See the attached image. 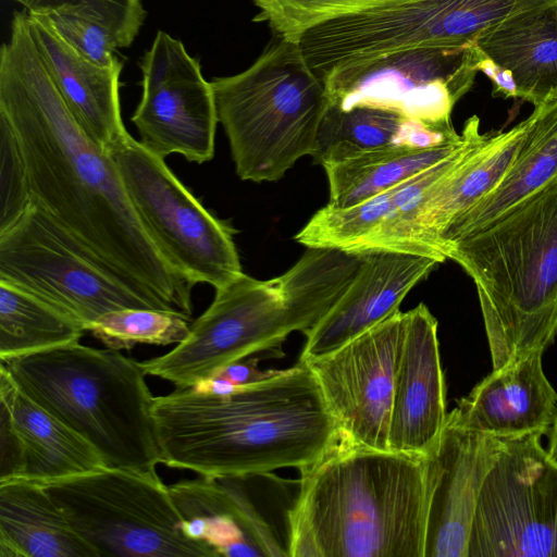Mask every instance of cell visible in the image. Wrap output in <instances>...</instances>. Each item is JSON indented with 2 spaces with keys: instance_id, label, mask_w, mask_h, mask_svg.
I'll return each instance as SVG.
<instances>
[{
  "instance_id": "9c48e42d",
  "label": "cell",
  "mask_w": 557,
  "mask_h": 557,
  "mask_svg": "<svg viewBox=\"0 0 557 557\" xmlns=\"http://www.w3.org/2000/svg\"><path fill=\"white\" fill-rule=\"evenodd\" d=\"M112 156L131 203L164 259L194 284L220 288L243 273L234 230L129 136Z\"/></svg>"
},
{
  "instance_id": "3957f363",
  "label": "cell",
  "mask_w": 557,
  "mask_h": 557,
  "mask_svg": "<svg viewBox=\"0 0 557 557\" xmlns=\"http://www.w3.org/2000/svg\"><path fill=\"white\" fill-rule=\"evenodd\" d=\"M286 515L290 557H424L426 458L341 436L301 468Z\"/></svg>"
},
{
  "instance_id": "7c38bea8",
  "label": "cell",
  "mask_w": 557,
  "mask_h": 557,
  "mask_svg": "<svg viewBox=\"0 0 557 557\" xmlns=\"http://www.w3.org/2000/svg\"><path fill=\"white\" fill-rule=\"evenodd\" d=\"M295 332L275 278L245 273L216 288L213 301L187 337L159 357L141 361L147 375L185 388L246 357L278 347Z\"/></svg>"
},
{
  "instance_id": "f1b7e54d",
  "label": "cell",
  "mask_w": 557,
  "mask_h": 557,
  "mask_svg": "<svg viewBox=\"0 0 557 557\" xmlns=\"http://www.w3.org/2000/svg\"><path fill=\"white\" fill-rule=\"evenodd\" d=\"M366 252L309 246L287 272L276 277L295 332L313 329L339 301L355 278Z\"/></svg>"
},
{
  "instance_id": "7402d4cb",
  "label": "cell",
  "mask_w": 557,
  "mask_h": 557,
  "mask_svg": "<svg viewBox=\"0 0 557 557\" xmlns=\"http://www.w3.org/2000/svg\"><path fill=\"white\" fill-rule=\"evenodd\" d=\"M234 480L199 475L169 485L185 535L213 557L287 556Z\"/></svg>"
},
{
  "instance_id": "30bf717a",
  "label": "cell",
  "mask_w": 557,
  "mask_h": 557,
  "mask_svg": "<svg viewBox=\"0 0 557 557\" xmlns=\"http://www.w3.org/2000/svg\"><path fill=\"white\" fill-rule=\"evenodd\" d=\"M0 280L51 304L86 332L109 311L157 309L33 199L15 222L0 232Z\"/></svg>"
},
{
  "instance_id": "8992f818",
  "label": "cell",
  "mask_w": 557,
  "mask_h": 557,
  "mask_svg": "<svg viewBox=\"0 0 557 557\" xmlns=\"http://www.w3.org/2000/svg\"><path fill=\"white\" fill-rule=\"evenodd\" d=\"M211 85L240 180L278 181L312 154L329 98L298 42L278 37L248 69Z\"/></svg>"
},
{
  "instance_id": "4dcf8cb0",
  "label": "cell",
  "mask_w": 557,
  "mask_h": 557,
  "mask_svg": "<svg viewBox=\"0 0 557 557\" xmlns=\"http://www.w3.org/2000/svg\"><path fill=\"white\" fill-rule=\"evenodd\" d=\"M85 332L51 304L0 280V361L79 342Z\"/></svg>"
},
{
  "instance_id": "277c9868",
  "label": "cell",
  "mask_w": 557,
  "mask_h": 557,
  "mask_svg": "<svg viewBox=\"0 0 557 557\" xmlns=\"http://www.w3.org/2000/svg\"><path fill=\"white\" fill-rule=\"evenodd\" d=\"M443 255L473 280L493 370L557 335V176Z\"/></svg>"
},
{
  "instance_id": "ac0fdd59",
  "label": "cell",
  "mask_w": 557,
  "mask_h": 557,
  "mask_svg": "<svg viewBox=\"0 0 557 557\" xmlns=\"http://www.w3.org/2000/svg\"><path fill=\"white\" fill-rule=\"evenodd\" d=\"M447 413L437 320L420 302L407 311L394 379L388 449L428 455L444 429Z\"/></svg>"
},
{
  "instance_id": "6da1fadb",
  "label": "cell",
  "mask_w": 557,
  "mask_h": 557,
  "mask_svg": "<svg viewBox=\"0 0 557 557\" xmlns=\"http://www.w3.org/2000/svg\"><path fill=\"white\" fill-rule=\"evenodd\" d=\"M0 116L20 146L30 198L154 308L191 320L195 284L158 250L112 156L67 110L26 11L14 12L0 49Z\"/></svg>"
},
{
  "instance_id": "ba28073f",
  "label": "cell",
  "mask_w": 557,
  "mask_h": 557,
  "mask_svg": "<svg viewBox=\"0 0 557 557\" xmlns=\"http://www.w3.org/2000/svg\"><path fill=\"white\" fill-rule=\"evenodd\" d=\"M553 0H392L317 25L300 37L320 81L346 67L421 46H463L512 13Z\"/></svg>"
},
{
  "instance_id": "e0dca14e",
  "label": "cell",
  "mask_w": 557,
  "mask_h": 557,
  "mask_svg": "<svg viewBox=\"0 0 557 557\" xmlns=\"http://www.w3.org/2000/svg\"><path fill=\"white\" fill-rule=\"evenodd\" d=\"M503 446L504 438L463 429L447 417L425 455L424 557H468L479 494Z\"/></svg>"
},
{
  "instance_id": "484cf974",
  "label": "cell",
  "mask_w": 557,
  "mask_h": 557,
  "mask_svg": "<svg viewBox=\"0 0 557 557\" xmlns=\"http://www.w3.org/2000/svg\"><path fill=\"white\" fill-rule=\"evenodd\" d=\"M460 138L454 127L431 126L391 110L368 106L343 110L329 102L311 157L314 164L325 168L381 149L425 148Z\"/></svg>"
},
{
  "instance_id": "8d00e7d4",
  "label": "cell",
  "mask_w": 557,
  "mask_h": 557,
  "mask_svg": "<svg viewBox=\"0 0 557 557\" xmlns=\"http://www.w3.org/2000/svg\"><path fill=\"white\" fill-rule=\"evenodd\" d=\"M475 69L482 72L493 83V96L504 98H519L517 84L512 73L496 63L492 58L485 54L474 42Z\"/></svg>"
},
{
  "instance_id": "d6a6232c",
  "label": "cell",
  "mask_w": 557,
  "mask_h": 557,
  "mask_svg": "<svg viewBox=\"0 0 557 557\" xmlns=\"http://www.w3.org/2000/svg\"><path fill=\"white\" fill-rule=\"evenodd\" d=\"M392 0H253L260 12L255 21L268 22L277 37L298 42L308 29L330 20Z\"/></svg>"
},
{
  "instance_id": "2e32d148",
  "label": "cell",
  "mask_w": 557,
  "mask_h": 557,
  "mask_svg": "<svg viewBox=\"0 0 557 557\" xmlns=\"http://www.w3.org/2000/svg\"><path fill=\"white\" fill-rule=\"evenodd\" d=\"M407 311L394 314L349 342L305 361L314 374L341 436L389 450L394 379Z\"/></svg>"
},
{
  "instance_id": "44dd1931",
  "label": "cell",
  "mask_w": 557,
  "mask_h": 557,
  "mask_svg": "<svg viewBox=\"0 0 557 557\" xmlns=\"http://www.w3.org/2000/svg\"><path fill=\"white\" fill-rule=\"evenodd\" d=\"M36 44L74 120L102 150L111 152L131 135L121 114L119 86L123 63L99 66L78 54L47 14L27 12Z\"/></svg>"
},
{
  "instance_id": "9a60e30c",
  "label": "cell",
  "mask_w": 557,
  "mask_h": 557,
  "mask_svg": "<svg viewBox=\"0 0 557 557\" xmlns=\"http://www.w3.org/2000/svg\"><path fill=\"white\" fill-rule=\"evenodd\" d=\"M462 145L449 157L407 181L349 207L326 205L295 235L309 246L335 247L354 252L387 250L446 258L426 245L422 213L440 181L451 172L488 134L480 133L473 115L463 125Z\"/></svg>"
},
{
  "instance_id": "e575fe53",
  "label": "cell",
  "mask_w": 557,
  "mask_h": 557,
  "mask_svg": "<svg viewBox=\"0 0 557 557\" xmlns=\"http://www.w3.org/2000/svg\"><path fill=\"white\" fill-rule=\"evenodd\" d=\"M0 232L9 227L30 203L24 159L9 123L0 116Z\"/></svg>"
},
{
  "instance_id": "ffe728a7",
  "label": "cell",
  "mask_w": 557,
  "mask_h": 557,
  "mask_svg": "<svg viewBox=\"0 0 557 557\" xmlns=\"http://www.w3.org/2000/svg\"><path fill=\"white\" fill-rule=\"evenodd\" d=\"M536 350L479 382L447 417L457 425L499 438L548 433L557 416V392Z\"/></svg>"
},
{
  "instance_id": "7a4b0ae2",
  "label": "cell",
  "mask_w": 557,
  "mask_h": 557,
  "mask_svg": "<svg viewBox=\"0 0 557 557\" xmlns=\"http://www.w3.org/2000/svg\"><path fill=\"white\" fill-rule=\"evenodd\" d=\"M161 463L210 478L300 470L341 438L305 361L227 395L188 388L153 398Z\"/></svg>"
},
{
  "instance_id": "52a82bcc",
  "label": "cell",
  "mask_w": 557,
  "mask_h": 557,
  "mask_svg": "<svg viewBox=\"0 0 557 557\" xmlns=\"http://www.w3.org/2000/svg\"><path fill=\"white\" fill-rule=\"evenodd\" d=\"M41 484L98 557H213L185 535L158 473L102 467Z\"/></svg>"
},
{
  "instance_id": "83f0119b",
  "label": "cell",
  "mask_w": 557,
  "mask_h": 557,
  "mask_svg": "<svg viewBox=\"0 0 557 557\" xmlns=\"http://www.w3.org/2000/svg\"><path fill=\"white\" fill-rule=\"evenodd\" d=\"M530 122L528 116L507 132L488 134L437 183L422 213V232L428 246L440 252L435 240L443 228L500 182L528 133Z\"/></svg>"
},
{
  "instance_id": "f35d334b",
  "label": "cell",
  "mask_w": 557,
  "mask_h": 557,
  "mask_svg": "<svg viewBox=\"0 0 557 557\" xmlns=\"http://www.w3.org/2000/svg\"><path fill=\"white\" fill-rule=\"evenodd\" d=\"M549 433V447L547 450L548 457L557 465V416L548 431Z\"/></svg>"
},
{
  "instance_id": "1f68e13d",
  "label": "cell",
  "mask_w": 557,
  "mask_h": 557,
  "mask_svg": "<svg viewBox=\"0 0 557 557\" xmlns=\"http://www.w3.org/2000/svg\"><path fill=\"white\" fill-rule=\"evenodd\" d=\"M190 321L178 312L125 308L100 315L87 332L106 347L121 351L129 350L137 344H178L187 337Z\"/></svg>"
},
{
  "instance_id": "cb8c5ba5",
  "label": "cell",
  "mask_w": 557,
  "mask_h": 557,
  "mask_svg": "<svg viewBox=\"0 0 557 557\" xmlns=\"http://www.w3.org/2000/svg\"><path fill=\"white\" fill-rule=\"evenodd\" d=\"M529 116L528 133L500 182L438 234L435 247L442 255L448 245L486 225L557 176V90L534 106Z\"/></svg>"
},
{
  "instance_id": "5bb4252c",
  "label": "cell",
  "mask_w": 557,
  "mask_h": 557,
  "mask_svg": "<svg viewBox=\"0 0 557 557\" xmlns=\"http://www.w3.org/2000/svg\"><path fill=\"white\" fill-rule=\"evenodd\" d=\"M140 69L143 94L132 116L139 143L163 159L176 153L198 164L210 161L219 120L199 62L182 41L159 30Z\"/></svg>"
},
{
  "instance_id": "603a6c76",
  "label": "cell",
  "mask_w": 557,
  "mask_h": 557,
  "mask_svg": "<svg viewBox=\"0 0 557 557\" xmlns=\"http://www.w3.org/2000/svg\"><path fill=\"white\" fill-rule=\"evenodd\" d=\"M0 408L21 448L18 479L44 483L106 467L89 443L27 396L2 366Z\"/></svg>"
},
{
  "instance_id": "ab89813d",
  "label": "cell",
  "mask_w": 557,
  "mask_h": 557,
  "mask_svg": "<svg viewBox=\"0 0 557 557\" xmlns=\"http://www.w3.org/2000/svg\"><path fill=\"white\" fill-rule=\"evenodd\" d=\"M555 2L557 3V0H555Z\"/></svg>"
},
{
  "instance_id": "d4e9b609",
  "label": "cell",
  "mask_w": 557,
  "mask_h": 557,
  "mask_svg": "<svg viewBox=\"0 0 557 557\" xmlns=\"http://www.w3.org/2000/svg\"><path fill=\"white\" fill-rule=\"evenodd\" d=\"M473 42L508 69L519 98L536 106L557 90V3L512 13L481 32Z\"/></svg>"
},
{
  "instance_id": "d590c367",
  "label": "cell",
  "mask_w": 557,
  "mask_h": 557,
  "mask_svg": "<svg viewBox=\"0 0 557 557\" xmlns=\"http://www.w3.org/2000/svg\"><path fill=\"white\" fill-rule=\"evenodd\" d=\"M62 38L83 58L103 67H111L120 60L110 32L98 21L75 10L63 9L47 14Z\"/></svg>"
},
{
  "instance_id": "4fadbf2b",
  "label": "cell",
  "mask_w": 557,
  "mask_h": 557,
  "mask_svg": "<svg viewBox=\"0 0 557 557\" xmlns=\"http://www.w3.org/2000/svg\"><path fill=\"white\" fill-rule=\"evenodd\" d=\"M476 73L472 41L399 50L336 71L321 82L329 102L339 109L381 108L451 128V111L472 87Z\"/></svg>"
},
{
  "instance_id": "74e56055",
  "label": "cell",
  "mask_w": 557,
  "mask_h": 557,
  "mask_svg": "<svg viewBox=\"0 0 557 557\" xmlns=\"http://www.w3.org/2000/svg\"><path fill=\"white\" fill-rule=\"evenodd\" d=\"M257 363V358L240 360L223 368L212 376L222 377L239 388L264 380L276 372V370H260Z\"/></svg>"
},
{
  "instance_id": "8fae6325",
  "label": "cell",
  "mask_w": 557,
  "mask_h": 557,
  "mask_svg": "<svg viewBox=\"0 0 557 557\" xmlns=\"http://www.w3.org/2000/svg\"><path fill=\"white\" fill-rule=\"evenodd\" d=\"M542 435L504 438L479 494L468 557H557V465Z\"/></svg>"
},
{
  "instance_id": "d6986e66",
  "label": "cell",
  "mask_w": 557,
  "mask_h": 557,
  "mask_svg": "<svg viewBox=\"0 0 557 557\" xmlns=\"http://www.w3.org/2000/svg\"><path fill=\"white\" fill-rule=\"evenodd\" d=\"M442 262L417 253L366 252L339 301L305 334L299 360L334 350L394 314L407 294Z\"/></svg>"
},
{
  "instance_id": "836d02e7",
  "label": "cell",
  "mask_w": 557,
  "mask_h": 557,
  "mask_svg": "<svg viewBox=\"0 0 557 557\" xmlns=\"http://www.w3.org/2000/svg\"><path fill=\"white\" fill-rule=\"evenodd\" d=\"M29 13L48 14L71 9L101 23L114 38L117 48L132 45L146 12L141 0H14Z\"/></svg>"
},
{
  "instance_id": "5b68a950",
  "label": "cell",
  "mask_w": 557,
  "mask_h": 557,
  "mask_svg": "<svg viewBox=\"0 0 557 557\" xmlns=\"http://www.w3.org/2000/svg\"><path fill=\"white\" fill-rule=\"evenodd\" d=\"M0 366L27 396L89 443L106 467L157 473L154 396L141 361L76 342Z\"/></svg>"
},
{
  "instance_id": "f546056e",
  "label": "cell",
  "mask_w": 557,
  "mask_h": 557,
  "mask_svg": "<svg viewBox=\"0 0 557 557\" xmlns=\"http://www.w3.org/2000/svg\"><path fill=\"white\" fill-rule=\"evenodd\" d=\"M465 136L455 143L432 147L399 146L372 151L323 168L329 186V205L349 207L385 191L454 153Z\"/></svg>"
},
{
  "instance_id": "4316f807",
  "label": "cell",
  "mask_w": 557,
  "mask_h": 557,
  "mask_svg": "<svg viewBox=\"0 0 557 557\" xmlns=\"http://www.w3.org/2000/svg\"><path fill=\"white\" fill-rule=\"evenodd\" d=\"M0 557H98L39 482L0 481Z\"/></svg>"
}]
</instances>
